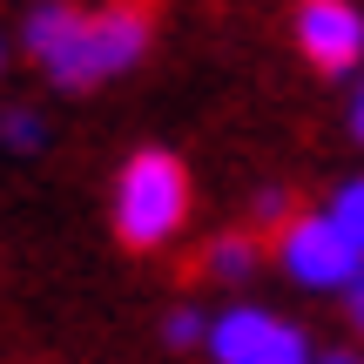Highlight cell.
I'll return each mask as SVG.
<instances>
[{
    "instance_id": "8fae6325",
    "label": "cell",
    "mask_w": 364,
    "mask_h": 364,
    "mask_svg": "<svg viewBox=\"0 0 364 364\" xmlns=\"http://www.w3.org/2000/svg\"><path fill=\"white\" fill-rule=\"evenodd\" d=\"M344 317H351V331L364 338V270L351 277V290H344Z\"/></svg>"
},
{
    "instance_id": "5bb4252c",
    "label": "cell",
    "mask_w": 364,
    "mask_h": 364,
    "mask_svg": "<svg viewBox=\"0 0 364 364\" xmlns=\"http://www.w3.org/2000/svg\"><path fill=\"white\" fill-rule=\"evenodd\" d=\"M0 68H7V41H0Z\"/></svg>"
},
{
    "instance_id": "4fadbf2b",
    "label": "cell",
    "mask_w": 364,
    "mask_h": 364,
    "mask_svg": "<svg viewBox=\"0 0 364 364\" xmlns=\"http://www.w3.org/2000/svg\"><path fill=\"white\" fill-rule=\"evenodd\" d=\"M311 364H364L358 351H324V358H311Z\"/></svg>"
},
{
    "instance_id": "9c48e42d",
    "label": "cell",
    "mask_w": 364,
    "mask_h": 364,
    "mask_svg": "<svg viewBox=\"0 0 364 364\" xmlns=\"http://www.w3.org/2000/svg\"><path fill=\"white\" fill-rule=\"evenodd\" d=\"M162 338H169V351H189V344H203V338H209V317L182 304V311L162 317Z\"/></svg>"
},
{
    "instance_id": "5b68a950",
    "label": "cell",
    "mask_w": 364,
    "mask_h": 364,
    "mask_svg": "<svg viewBox=\"0 0 364 364\" xmlns=\"http://www.w3.org/2000/svg\"><path fill=\"white\" fill-rule=\"evenodd\" d=\"M297 48L311 68L344 75L364 61V14L351 0H311V7H297Z\"/></svg>"
},
{
    "instance_id": "3957f363",
    "label": "cell",
    "mask_w": 364,
    "mask_h": 364,
    "mask_svg": "<svg viewBox=\"0 0 364 364\" xmlns=\"http://www.w3.org/2000/svg\"><path fill=\"white\" fill-rule=\"evenodd\" d=\"M203 344L216 364H311L317 358L297 324H284L277 311H257V304H236V311L209 317Z\"/></svg>"
},
{
    "instance_id": "7a4b0ae2",
    "label": "cell",
    "mask_w": 364,
    "mask_h": 364,
    "mask_svg": "<svg viewBox=\"0 0 364 364\" xmlns=\"http://www.w3.org/2000/svg\"><path fill=\"white\" fill-rule=\"evenodd\" d=\"M189 216V176L169 149H135L115 176V230L129 250H156L169 243Z\"/></svg>"
},
{
    "instance_id": "6da1fadb",
    "label": "cell",
    "mask_w": 364,
    "mask_h": 364,
    "mask_svg": "<svg viewBox=\"0 0 364 364\" xmlns=\"http://www.w3.org/2000/svg\"><path fill=\"white\" fill-rule=\"evenodd\" d=\"M27 54L54 88H102L149 54V14L135 7H34L21 27Z\"/></svg>"
},
{
    "instance_id": "277c9868",
    "label": "cell",
    "mask_w": 364,
    "mask_h": 364,
    "mask_svg": "<svg viewBox=\"0 0 364 364\" xmlns=\"http://www.w3.org/2000/svg\"><path fill=\"white\" fill-rule=\"evenodd\" d=\"M277 263H284V277L297 290H338V297L351 290V277L364 270V257L331 230L324 216H290L284 236H277Z\"/></svg>"
},
{
    "instance_id": "8992f818",
    "label": "cell",
    "mask_w": 364,
    "mask_h": 364,
    "mask_svg": "<svg viewBox=\"0 0 364 364\" xmlns=\"http://www.w3.org/2000/svg\"><path fill=\"white\" fill-rule=\"evenodd\" d=\"M263 270V243L250 230L223 236V243H209V277H223V284H250V277Z\"/></svg>"
},
{
    "instance_id": "30bf717a",
    "label": "cell",
    "mask_w": 364,
    "mask_h": 364,
    "mask_svg": "<svg viewBox=\"0 0 364 364\" xmlns=\"http://www.w3.org/2000/svg\"><path fill=\"white\" fill-rule=\"evenodd\" d=\"M257 223H290V196L284 189H263L257 196Z\"/></svg>"
},
{
    "instance_id": "7c38bea8",
    "label": "cell",
    "mask_w": 364,
    "mask_h": 364,
    "mask_svg": "<svg viewBox=\"0 0 364 364\" xmlns=\"http://www.w3.org/2000/svg\"><path fill=\"white\" fill-rule=\"evenodd\" d=\"M351 129H358V142H364V81H358V95H351Z\"/></svg>"
},
{
    "instance_id": "ba28073f",
    "label": "cell",
    "mask_w": 364,
    "mask_h": 364,
    "mask_svg": "<svg viewBox=\"0 0 364 364\" xmlns=\"http://www.w3.org/2000/svg\"><path fill=\"white\" fill-rule=\"evenodd\" d=\"M41 142H48V122H41V108H7V115H0V149H14V156H34Z\"/></svg>"
},
{
    "instance_id": "52a82bcc",
    "label": "cell",
    "mask_w": 364,
    "mask_h": 364,
    "mask_svg": "<svg viewBox=\"0 0 364 364\" xmlns=\"http://www.w3.org/2000/svg\"><path fill=\"white\" fill-rule=\"evenodd\" d=\"M324 223H331V230H338L344 243H351L358 257H364V176H358V182H344V189L331 196V209H324Z\"/></svg>"
}]
</instances>
